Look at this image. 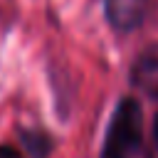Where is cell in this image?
<instances>
[{"mask_svg":"<svg viewBox=\"0 0 158 158\" xmlns=\"http://www.w3.org/2000/svg\"><path fill=\"white\" fill-rule=\"evenodd\" d=\"M143 138V111L138 99L123 96L106 126L104 143H101V158H133L141 148Z\"/></svg>","mask_w":158,"mask_h":158,"instance_id":"cell-1","label":"cell"},{"mask_svg":"<svg viewBox=\"0 0 158 158\" xmlns=\"http://www.w3.org/2000/svg\"><path fill=\"white\" fill-rule=\"evenodd\" d=\"M151 0H104V17L111 30L126 35L143 25L148 17Z\"/></svg>","mask_w":158,"mask_h":158,"instance_id":"cell-2","label":"cell"},{"mask_svg":"<svg viewBox=\"0 0 158 158\" xmlns=\"http://www.w3.org/2000/svg\"><path fill=\"white\" fill-rule=\"evenodd\" d=\"M131 84L138 91L158 99V47H151L143 54H138V59L131 67Z\"/></svg>","mask_w":158,"mask_h":158,"instance_id":"cell-3","label":"cell"},{"mask_svg":"<svg viewBox=\"0 0 158 158\" xmlns=\"http://www.w3.org/2000/svg\"><path fill=\"white\" fill-rule=\"evenodd\" d=\"M20 138L32 158H47L52 153V138L44 131H20Z\"/></svg>","mask_w":158,"mask_h":158,"instance_id":"cell-4","label":"cell"},{"mask_svg":"<svg viewBox=\"0 0 158 158\" xmlns=\"http://www.w3.org/2000/svg\"><path fill=\"white\" fill-rule=\"evenodd\" d=\"M0 158H22V153L12 146H0Z\"/></svg>","mask_w":158,"mask_h":158,"instance_id":"cell-5","label":"cell"},{"mask_svg":"<svg viewBox=\"0 0 158 158\" xmlns=\"http://www.w3.org/2000/svg\"><path fill=\"white\" fill-rule=\"evenodd\" d=\"M153 141H156V146H158V114H156V118H153Z\"/></svg>","mask_w":158,"mask_h":158,"instance_id":"cell-6","label":"cell"}]
</instances>
